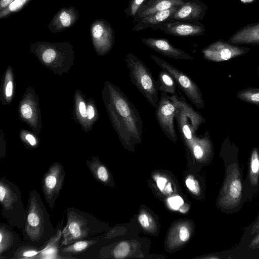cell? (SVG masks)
Masks as SVG:
<instances>
[{
	"label": "cell",
	"instance_id": "cell-42",
	"mask_svg": "<svg viewBox=\"0 0 259 259\" xmlns=\"http://www.w3.org/2000/svg\"><path fill=\"white\" fill-rule=\"evenodd\" d=\"M165 191L168 194H170L172 192L170 183H168L165 188Z\"/></svg>",
	"mask_w": 259,
	"mask_h": 259
},
{
	"label": "cell",
	"instance_id": "cell-29",
	"mask_svg": "<svg viewBox=\"0 0 259 259\" xmlns=\"http://www.w3.org/2000/svg\"><path fill=\"white\" fill-rule=\"evenodd\" d=\"M185 183L188 189L192 193L198 194L200 192V187L198 182L192 177H188Z\"/></svg>",
	"mask_w": 259,
	"mask_h": 259
},
{
	"label": "cell",
	"instance_id": "cell-21",
	"mask_svg": "<svg viewBox=\"0 0 259 259\" xmlns=\"http://www.w3.org/2000/svg\"><path fill=\"white\" fill-rule=\"evenodd\" d=\"M158 91L171 95H177V84L173 77L166 71L162 70L158 74L156 80Z\"/></svg>",
	"mask_w": 259,
	"mask_h": 259
},
{
	"label": "cell",
	"instance_id": "cell-5",
	"mask_svg": "<svg viewBox=\"0 0 259 259\" xmlns=\"http://www.w3.org/2000/svg\"><path fill=\"white\" fill-rule=\"evenodd\" d=\"M225 178L218 203L227 212L234 210L241 203L243 183L237 159L229 162L225 157Z\"/></svg>",
	"mask_w": 259,
	"mask_h": 259
},
{
	"label": "cell",
	"instance_id": "cell-2",
	"mask_svg": "<svg viewBox=\"0 0 259 259\" xmlns=\"http://www.w3.org/2000/svg\"><path fill=\"white\" fill-rule=\"evenodd\" d=\"M50 220V214L36 190L29 194L26 207L24 227L21 230L23 243L42 247L57 232Z\"/></svg>",
	"mask_w": 259,
	"mask_h": 259
},
{
	"label": "cell",
	"instance_id": "cell-30",
	"mask_svg": "<svg viewBox=\"0 0 259 259\" xmlns=\"http://www.w3.org/2000/svg\"><path fill=\"white\" fill-rule=\"evenodd\" d=\"M169 204L174 209H178L183 204V200L179 196H175L170 198L168 200Z\"/></svg>",
	"mask_w": 259,
	"mask_h": 259
},
{
	"label": "cell",
	"instance_id": "cell-17",
	"mask_svg": "<svg viewBox=\"0 0 259 259\" xmlns=\"http://www.w3.org/2000/svg\"><path fill=\"white\" fill-rule=\"evenodd\" d=\"M180 6H175L170 9L145 16L138 21L137 24L133 27L132 30L139 31L149 27L160 24L165 21L170 20L172 16Z\"/></svg>",
	"mask_w": 259,
	"mask_h": 259
},
{
	"label": "cell",
	"instance_id": "cell-1",
	"mask_svg": "<svg viewBox=\"0 0 259 259\" xmlns=\"http://www.w3.org/2000/svg\"><path fill=\"white\" fill-rule=\"evenodd\" d=\"M109 109L119 139L126 146L140 143L143 121L135 106L117 87L109 85Z\"/></svg>",
	"mask_w": 259,
	"mask_h": 259
},
{
	"label": "cell",
	"instance_id": "cell-8",
	"mask_svg": "<svg viewBox=\"0 0 259 259\" xmlns=\"http://www.w3.org/2000/svg\"><path fill=\"white\" fill-rule=\"evenodd\" d=\"M179 104V96L162 92L155 111L157 121L164 135L175 142L178 137L174 124L175 114Z\"/></svg>",
	"mask_w": 259,
	"mask_h": 259
},
{
	"label": "cell",
	"instance_id": "cell-35",
	"mask_svg": "<svg viewBox=\"0 0 259 259\" xmlns=\"http://www.w3.org/2000/svg\"><path fill=\"white\" fill-rule=\"evenodd\" d=\"M167 180L163 177H159L156 179V184L159 189L162 191L165 186Z\"/></svg>",
	"mask_w": 259,
	"mask_h": 259
},
{
	"label": "cell",
	"instance_id": "cell-40",
	"mask_svg": "<svg viewBox=\"0 0 259 259\" xmlns=\"http://www.w3.org/2000/svg\"><path fill=\"white\" fill-rule=\"evenodd\" d=\"M13 84L11 81H9L6 88V95L7 97H10L12 94Z\"/></svg>",
	"mask_w": 259,
	"mask_h": 259
},
{
	"label": "cell",
	"instance_id": "cell-43",
	"mask_svg": "<svg viewBox=\"0 0 259 259\" xmlns=\"http://www.w3.org/2000/svg\"><path fill=\"white\" fill-rule=\"evenodd\" d=\"M253 0H241V1L244 3H250L252 2Z\"/></svg>",
	"mask_w": 259,
	"mask_h": 259
},
{
	"label": "cell",
	"instance_id": "cell-44",
	"mask_svg": "<svg viewBox=\"0 0 259 259\" xmlns=\"http://www.w3.org/2000/svg\"><path fill=\"white\" fill-rule=\"evenodd\" d=\"M257 71H258V76H259V66L258 67V68H257Z\"/></svg>",
	"mask_w": 259,
	"mask_h": 259
},
{
	"label": "cell",
	"instance_id": "cell-41",
	"mask_svg": "<svg viewBox=\"0 0 259 259\" xmlns=\"http://www.w3.org/2000/svg\"><path fill=\"white\" fill-rule=\"evenodd\" d=\"M87 116L89 119H92L94 116L95 112L92 106L89 105L87 109Z\"/></svg>",
	"mask_w": 259,
	"mask_h": 259
},
{
	"label": "cell",
	"instance_id": "cell-38",
	"mask_svg": "<svg viewBox=\"0 0 259 259\" xmlns=\"http://www.w3.org/2000/svg\"><path fill=\"white\" fill-rule=\"evenodd\" d=\"M79 112L81 115L85 117L87 116V110L85 108V105L83 102H80L79 106Z\"/></svg>",
	"mask_w": 259,
	"mask_h": 259
},
{
	"label": "cell",
	"instance_id": "cell-36",
	"mask_svg": "<svg viewBox=\"0 0 259 259\" xmlns=\"http://www.w3.org/2000/svg\"><path fill=\"white\" fill-rule=\"evenodd\" d=\"M259 231V215L251 226L250 232L251 235H255Z\"/></svg>",
	"mask_w": 259,
	"mask_h": 259
},
{
	"label": "cell",
	"instance_id": "cell-9",
	"mask_svg": "<svg viewBox=\"0 0 259 259\" xmlns=\"http://www.w3.org/2000/svg\"><path fill=\"white\" fill-rule=\"evenodd\" d=\"M65 171L63 164L56 162L52 164L44 174L41 180V188L45 200L51 208L55 204L65 180Z\"/></svg>",
	"mask_w": 259,
	"mask_h": 259
},
{
	"label": "cell",
	"instance_id": "cell-10",
	"mask_svg": "<svg viewBox=\"0 0 259 259\" xmlns=\"http://www.w3.org/2000/svg\"><path fill=\"white\" fill-rule=\"evenodd\" d=\"M90 33L94 46L100 54L108 53L112 48L115 36L110 24L104 19L93 21L90 26Z\"/></svg>",
	"mask_w": 259,
	"mask_h": 259
},
{
	"label": "cell",
	"instance_id": "cell-37",
	"mask_svg": "<svg viewBox=\"0 0 259 259\" xmlns=\"http://www.w3.org/2000/svg\"><path fill=\"white\" fill-rule=\"evenodd\" d=\"M15 0H0V11L8 7Z\"/></svg>",
	"mask_w": 259,
	"mask_h": 259
},
{
	"label": "cell",
	"instance_id": "cell-31",
	"mask_svg": "<svg viewBox=\"0 0 259 259\" xmlns=\"http://www.w3.org/2000/svg\"><path fill=\"white\" fill-rule=\"evenodd\" d=\"M21 112L26 119H29L32 116V111L30 106L28 104H25L21 106Z\"/></svg>",
	"mask_w": 259,
	"mask_h": 259
},
{
	"label": "cell",
	"instance_id": "cell-28",
	"mask_svg": "<svg viewBox=\"0 0 259 259\" xmlns=\"http://www.w3.org/2000/svg\"><path fill=\"white\" fill-rule=\"evenodd\" d=\"M145 0H130L125 13L127 16H135Z\"/></svg>",
	"mask_w": 259,
	"mask_h": 259
},
{
	"label": "cell",
	"instance_id": "cell-3",
	"mask_svg": "<svg viewBox=\"0 0 259 259\" xmlns=\"http://www.w3.org/2000/svg\"><path fill=\"white\" fill-rule=\"evenodd\" d=\"M66 224L62 229L61 246L89 239L104 231L103 223L93 215L76 208H66Z\"/></svg>",
	"mask_w": 259,
	"mask_h": 259
},
{
	"label": "cell",
	"instance_id": "cell-34",
	"mask_svg": "<svg viewBox=\"0 0 259 259\" xmlns=\"http://www.w3.org/2000/svg\"><path fill=\"white\" fill-rule=\"evenodd\" d=\"M139 221L143 227L147 228L149 227V219L146 214H141L139 217Z\"/></svg>",
	"mask_w": 259,
	"mask_h": 259
},
{
	"label": "cell",
	"instance_id": "cell-23",
	"mask_svg": "<svg viewBox=\"0 0 259 259\" xmlns=\"http://www.w3.org/2000/svg\"><path fill=\"white\" fill-rule=\"evenodd\" d=\"M94 239H83L61 246L60 251L62 254H77L81 253L96 244Z\"/></svg>",
	"mask_w": 259,
	"mask_h": 259
},
{
	"label": "cell",
	"instance_id": "cell-27",
	"mask_svg": "<svg viewBox=\"0 0 259 259\" xmlns=\"http://www.w3.org/2000/svg\"><path fill=\"white\" fill-rule=\"evenodd\" d=\"M130 248V245L127 242L125 241L121 242L114 248L112 255L115 258H123L128 254Z\"/></svg>",
	"mask_w": 259,
	"mask_h": 259
},
{
	"label": "cell",
	"instance_id": "cell-13",
	"mask_svg": "<svg viewBox=\"0 0 259 259\" xmlns=\"http://www.w3.org/2000/svg\"><path fill=\"white\" fill-rule=\"evenodd\" d=\"M141 41L155 52L176 60H192L194 57L175 47L165 38H143Z\"/></svg>",
	"mask_w": 259,
	"mask_h": 259
},
{
	"label": "cell",
	"instance_id": "cell-15",
	"mask_svg": "<svg viewBox=\"0 0 259 259\" xmlns=\"http://www.w3.org/2000/svg\"><path fill=\"white\" fill-rule=\"evenodd\" d=\"M63 219L61 223H58V227L56 233L40 247L39 253L34 259L75 258L74 257L65 256L60 251Z\"/></svg>",
	"mask_w": 259,
	"mask_h": 259
},
{
	"label": "cell",
	"instance_id": "cell-11",
	"mask_svg": "<svg viewBox=\"0 0 259 259\" xmlns=\"http://www.w3.org/2000/svg\"><path fill=\"white\" fill-rule=\"evenodd\" d=\"M23 244V239L12 227L0 223V259L12 258Z\"/></svg>",
	"mask_w": 259,
	"mask_h": 259
},
{
	"label": "cell",
	"instance_id": "cell-20",
	"mask_svg": "<svg viewBox=\"0 0 259 259\" xmlns=\"http://www.w3.org/2000/svg\"><path fill=\"white\" fill-rule=\"evenodd\" d=\"M87 165L94 178L103 184H108L110 181V174L106 166L98 158L94 157L91 160H86Z\"/></svg>",
	"mask_w": 259,
	"mask_h": 259
},
{
	"label": "cell",
	"instance_id": "cell-4",
	"mask_svg": "<svg viewBox=\"0 0 259 259\" xmlns=\"http://www.w3.org/2000/svg\"><path fill=\"white\" fill-rule=\"evenodd\" d=\"M1 214L11 227L22 230L25 225L26 208L19 187L5 177L0 179Z\"/></svg>",
	"mask_w": 259,
	"mask_h": 259
},
{
	"label": "cell",
	"instance_id": "cell-7",
	"mask_svg": "<svg viewBox=\"0 0 259 259\" xmlns=\"http://www.w3.org/2000/svg\"><path fill=\"white\" fill-rule=\"evenodd\" d=\"M151 58L161 68L167 72L175 80L177 87L197 108L204 107V102L200 88L188 74L157 56L151 55Z\"/></svg>",
	"mask_w": 259,
	"mask_h": 259
},
{
	"label": "cell",
	"instance_id": "cell-45",
	"mask_svg": "<svg viewBox=\"0 0 259 259\" xmlns=\"http://www.w3.org/2000/svg\"><path fill=\"white\" fill-rule=\"evenodd\" d=\"M90 1H91V0H90Z\"/></svg>",
	"mask_w": 259,
	"mask_h": 259
},
{
	"label": "cell",
	"instance_id": "cell-18",
	"mask_svg": "<svg viewBox=\"0 0 259 259\" xmlns=\"http://www.w3.org/2000/svg\"><path fill=\"white\" fill-rule=\"evenodd\" d=\"M184 3V0H151L147 4L142 5L136 16L141 19L159 11L182 6Z\"/></svg>",
	"mask_w": 259,
	"mask_h": 259
},
{
	"label": "cell",
	"instance_id": "cell-22",
	"mask_svg": "<svg viewBox=\"0 0 259 259\" xmlns=\"http://www.w3.org/2000/svg\"><path fill=\"white\" fill-rule=\"evenodd\" d=\"M248 179L251 186L256 187L259 181V150L256 147L252 149L248 170Z\"/></svg>",
	"mask_w": 259,
	"mask_h": 259
},
{
	"label": "cell",
	"instance_id": "cell-25",
	"mask_svg": "<svg viewBox=\"0 0 259 259\" xmlns=\"http://www.w3.org/2000/svg\"><path fill=\"white\" fill-rule=\"evenodd\" d=\"M39 249L40 248L36 246L23 243L12 259H34L38 254Z\"/></svg>",
	"mask_w": 259,
	"mask_h": 259
},
{
	"label": "cell",
	"instance_id": "cell-12",
	"mask_svg": "<svg viewBox=\"0 0 259 259\" xmlns=\"http://www.w3.org/2000/svg\"><path fill=\"white\" fill-rule=\"evenodd\" d=\"M204 59L212 62H222L242 55L246 51L221 41L213 42L201 51Z\"/></svg>",
	"mask_w": 259,
	"mask_h": 259
},
{
	"label": "cell",
	"instance_id": "cell-14",
	"mask_svg": "<svg viewBox=\"0 0 259 259\" xmlns=\"http://www.w3.org/2000/svg\"><path fill=\"white\" fill-rule=\"evenodd\" d=\"M79 18L78 11L74 6L62 8L54 16L48 29L54 33L61 32L73 26Z\"/></svg>",
	"mask_w": 259,
	"mask_h": 259
},
{
	"label": "cell",
	"instance_id": "cell-26",
	"mask_svg": "<svg viewBox=\"0 0 259 259\" xmlns=\"http://www.w3.org/2000/svg\"><path fill=\"white\" fill-rule=\"evenodd\" d=\"M32 0H15L8 7L0 11V19L8 18L18 13Z\"/></svg>",
	"mask_w": 259,
	"mask_h": 259
},
{
	"label": "cell",
	"instance_id": "cell-16",
	"mask_svg": "<svg viewBox=\"0 0 259 259\" xmlns=\"http://www.w3.org/2000/svg\"><path fill=\"white\" fill-rule=\"evenodd\" d=\"M158 27L165 33L178 37H192L204 33L202 26L180 22L162 23Z\"/></svg>",
	"mask_w": 259,
	"mask_h": 259
},
{
	"label": "cell",
	"instance_id": "cell-33",
	"mask_svg": "<svg viewBox=\"0 0 259 259\" xmlns=\"http://www.w3.org/2000/svg\"><path fill=\"white\" fill-rule=\"evenodd\" d=\"M248 248L254 249L259 248V231L254 235L248 245Z\"/></svg>",
	"mask_w": 259,
	"mask_h": 259
},
{
	"label": "cell",
	"instance_id": "cell-32",
	"mask_svg": "<svg viewBox=\"0 0 259 259\" xmlns=\"http://www.w3.org/2000/svg\"><path fill=\"white\" fill-rule=\"evenodd\" d=\"M179 237L181 240L183 242H186L189 240L190 238V233L186 227L183 226L180 228Z\"/></svg>",
	"mask_w": 259,
	"mask_h": 259
},
{
	"label": "cell",
	"instance_id": "cell-39",
	"mask_svg": "<svg viewBox=\"0 0 259 259\" xmlns=\"http://www.w3.org/2000/svg\"><path fill=\"white\" fill-rule=\"evenodd\" d=\"M25 139L31 146H35L36 145V139L32 135L27 134L25 136Z\"/></svg>",
	"mask_w": 259,
	"mask_h": 259
},
{
	"label": "cell",
	"instance_id": "cell-24",
	"mask_svg": "<svg viewBox=\"0 0 259 259\" xmlns=\"http://www.w3.org/2000/svg\"><path fill=\"white\" fill-rule=\"evenodd\" d=\"M237 97L241 100L259 106V88H248L238 91Z\"/></svg>",
	"mask_w": 259,
	"mask_h": 259
},
{
	"label": "cell",
	"instance_id": "cell-19",
	"mask_svg": "<svg viewBox=\"0 0 259 259\" xmlns=\"http://www.w3.org/2000/svg\"><path fill=\"white\" fill-rule=\"evenodd\" d=\"M201 6L194 2H188L181 6L170 19L191 20L199 18L202 13Z\"/></svg>",
	"mask_w": 259,
	"mask_h": 259
},
{
	"label": "cell",
	"instance_id": "cell-6",
	"mask_svg": "<svg viewBox=\"0 0 259 259\" xmlns=\"http://www.w3.org/2000/svg\"><path fill=\"white\" fill-rule=\"evenodd\" d=\"M124 60L128 69L132 83L154 108L159 100L156 81L145 63L132 53L126 55Z\"/></svg>",
	"mask_w": 259,
	"mask_h": 259
}]
</instances>
